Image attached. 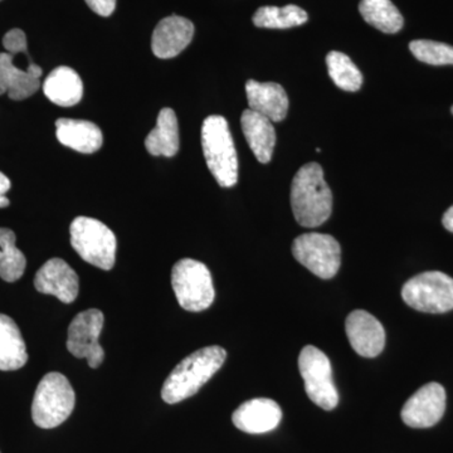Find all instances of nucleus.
Segmentation results:
<instances>
[{"label": "nucleus", "mask_w": 453, "mask_h": 453, "mask_svg": "<svg viewBox=\"0 0 453 453\" xmlns=\"http://www.w3.org/2000/svg\"><path fill=\"white\" fill-rule=\"evenodd\" d=\"M291 208L300 226L315 228L332 216L333 193L318 163L299 169L291 184Z\"/></svg>", "instance_id": "obj_1"}, {"label": "nucleus", "mask_w": 453, "mask_h": 453, "mask_svg": "<svg viewBox=\"0 0 453 453\" xmlns=\"http://www.w3.org/2000/svg\"><path fill=\"white\" fill-rule=\"evenodd\" d=\"M226 359V351L219 345L190 354L166 378L162 389L163 401L175 404L195 395L222 368Z\"/></svg>", "instance_id": "obj_2"}, {"label": "nucleus", "mask_w": 453, "mask_h": 453, "mask_svg": "<svg viewBox=\"0 0 453 453\" xmlns=\"http://www.w3.org/2000/svg\"><path fill=\"white\" fill-rule=\"evenodd\" d=\"M202 146L211 175L222 188L235 186L238 157L228 122L223 116H208L203 122Z\"/></svg>", "instance_id": "obj_3"}, {"label": "nucleus", "mask_w": 453, "mask_h": 453, "mask_svg": "<svg viewBox=\"0 0 453 453\" xmlns=\"http://www.w3.org/2000/svg\"><path fill=\"white\" fill-rule=\"evenodd\" d=\"M76 395L70 380L61 372L44 375L32 404L33 422L40 428L58 427L73 412Z\"/></svg>", "instance_id": "obj_4"}, {"label": "nucleus", "mask_w": 453, "mask_h": 453, "mask_svg": "<svg viewBox=\"0 0 453 453\" xmlns=\"http://www.w3.org/2000/svg\"><path fill=\"white\" fill-rule=\"evenodd\" d=\"M71 244L80 257L101 270L110 271L115 266V234L100 220L77 217L70 226Z\"/></svg>", "instance_id": "obj_5"}, {"label": "nucleus", "mask_w": 453, "mask_h": 453, "mask_svg": "<svg viewBox=\"0 0 453 453\" xmlns=\"http://www.w3.org/2000/svg\"><path fill=\"white\" fill-rule=\"evenodd\" d=\"M172 286L179 305L190 312L207 310L216 296L210 270L196 259L184 258L174 265Z\"/></svg>", "instance_id": "obj_6"}, {"label": "nucleus", "mask_w": 453, "mask_h": 453, "mask_svg": "<svg viewBox=\"0 0 453 453\" xmlns=\"http://www.w3.org/2000/svg\"><path fill=\"white\" fill-rule=\"evenodd\" d=\"M402 297L417 311L443 314L453 309V279L440 271L423 273L404 283Z\"/></svg>", "instance_id": "obj_7"}, {"label": "nucleus", "mask_w": 453, "mask_h": 453, "mask_svg": "<svg viewBox=\"0 0 453 453\" xmlns=\"http://www.w3.org/2000/svg\"><path fill=\"white\" fill-rule=\"evenodd\" d=\"M299 369L312 403L325 411L335 410L339 395L333 380L332 363L326 354L320 349L308 345L301 350Z\"/></svg>", "instance_id": "obj_8"}, {"label": "nucleus", "mask_w": 453, "mask_h": 453, "mask_svg": "<svg viewBox=\"0 0 453 453\" xmlns=\"http://www.w3.org/2000/svg\"><path fill=\"white\" fill-rule=\"evenodd\" d=\"M292 255L299 264L323 280L333 279L342 264V249L330 234L299 235L292 243Z\"/></svg>", "instance_id": "obj_9"}, {"label": "nucleus", "mask_w": 453, "mask_h": 453, "mask_svg": "<svg viewBox=\"0 0 453 453\" xmlns=\"http://www.w3.org/2000/svg\"><path fill=\"white\" fill-rule=\"evenodd\" d=\"M104 321L105 318L100 310L89 309L74 316L68 326V351L79 359L88 360L92 369H97L105 359V351L98 342Z\"/></svg>", "instance_id": "obj_10"}, {"label": "nucleus", "mask_w": 453, "mask_h": 453, "mask_svg": "<svg viewBox=\"0 0 453 453\" xmlns=\"http://www.w3.org/2000/svg\"><path fill=\"white\" fill-rule=\"evenodd\" d=\"M446 411V390L441 384L423 386L403 405L402 419L408 427L429 428L437 425Z\"/></svg>", "instance_id": "obj_11"}, {"label": "nucleus", "mask_w": 453, "mask_h": 453, "mask_svg": "<svg viewBox=\"0 0 453 453\" xmlns=\"http://www.w3.org/2000/svg\"><path fill=\"white\" fill-rule=\"evenodd\" d=\"M35 288L41 294L52 295L64 303H71L79 296L80 279L64 259L52 258L35 273Z\"/></svg>", "instance_id": "obj_12"}, {"label": "nucleus", "mask_w": 453, "mask_h": 453, "mask_svg": "<svg viewBox=\"0 0 453 453\" xmlns=\"http://www.w3.org/2000/svg\"><path fill=\"white\" fill-rule=\"evenodd\" d=\"M345 330L351 348L359 356L375 357L386 347V332L383 325L365 310L350 312L345 321Z\"/></svg>", "instance_id": "obj_13"}, {"label": "nucleus", "mask_w": 453, "mask_h": 453, "mask_svg": "<svg viewBox=\"0 0 453 453\" xmlns=\"http://www.w3.org/2000/svg\"><path fill=\"white\" fill-rule=\"evenodd\" d=\"M41 76L40 65L32 64L22 70L14 65V55L0 53V95L7 94L14 101L26 100L40 88Z\"/></svg>", "instance_id": "obj_14"}, {"label": "nucleus", "mask_w": 453, "mask_h": 453, "mask_svg": "<svg viewBox=\"0 0 453 453\" xmlns=\"http://www.w3.org/2000/svg\"><path fill=\"white\" fill-rule=\"evenodd\" d=\"M282 419V411L273 399L256 398L244 402L232 416V422L246 434H261L273 431Z\"/></svg>", "instance_id": "obj_15"}, {"label": "nucleus", "mask_w": 453, "mask_h": 453, "mask_svg": "<svg viewBox=\"0 0 453 453\" xmlns=\"http://www.w3.org/2000/svg\"><path fill=\"white\" fill-rule=\"evenodd\" d=\"M195 35V26L184 17L170 16L160 20L154 29L151 50L157 58L177 57L189 46Z\"/></svg>", "instance_id": "obj_16"}, {"label": "nucleus", "mask_w": 453, "mask_h": 453, "mask_svg": "<svg viewBox=\"0 0 453 453\" xmlns=\"http://www.w3.org/2000/svg\"><path fill=\"white\" fill-rule=\"evenodd\" d=\"M246 94L250 109L271 121L280 122L288 116V94L279 83L250 80L246 83Z\"/></svg>", "instance_id": "obj_17"}, {"label": "nucleus", "mask_w": 453, "mask_h": 453, "mask_svg": "<svg viewBox=\"0 0 453 453\" xmlns=\"http://www.w3.org/2000/svg\"><path fill=\"white\" fill-rule=\"evenodd\" d=\"M58 142L83 154L96 153L103 146V133L94 122L58 119L56 121Z\"/></svg>", "instance_id": "obj_18"}, {"label": "nucleus", "mask_w": 453, "mask_h": 453, "mask_svg": "<svg viewBox=\"0 0 453 453\" xmlns=\"http://www.w3.org/2000/svg\"><path fill=\"white\" fill-rule=\"evenodd\" d=\"M244 138L259 163L267 164L273 157L276 131L273 121L261 113L246 110L241 118Z\"/></svg>", "instance_id": "obj_19"}, {"label": "nucleus", "mask_w": 453, "mask_h": 453, "mask_svg": "<svg viewBox=\"0 0 453 453\" xmlns=\"http://www.w3.org/2000/svg\"><path fill=\"white\" fill-rule=\"evenodd\" d=\"M43 92L56 105L71 107L81 101L83 85L81 77L73 68L57 67L43 83Z\"/></svg>", "instance_id": "obj_20"}, {"label": "nucleus", "mask_w": 453, "mask_h": 453, "mask_svg": "<svg viewBox=\"0 0 453 453\" xmlns=\"http://www.w3.org/2000/svg\"><path fill=\"white\" fill-rule=\"evenodd\" d=\"M28 360L25 339L13 319L0 314V371L23 368Z\"/></svg>", "instance_id": "obj_21"}, {"label": "nucleus", "mask_w": 453, "mask_h": 453, "mask_svg": "<svg viewBox=\"0 0 453 453\" xmlns=\"http://www.w3.org/2000/svg\"><path fill=\"white\" fill-rule=\"evenodd\" d=\"M145 148L154 157H172L179 150L177 115L165 107L157 116V127L146 136Z\"/></svg>", "instance_id": "obj_22"}, {"label": "nucleus", "mask_w": 453, "mask_h": 453, "mask_svg": "<svg viewBox=\"0 0 453 453\" xmlns=\"http://www.w3.org/2000/svg\"><path fill=\"white\" fill-rule=\"evenodd\" d=\"M359 12L366 23L380 32L393 35L403 27V17L390 0H362Z\"/></svg>", "instance_id": "obj_23"}, {"label": "nucleus", "mask_w": 453, "mask_h": 453, "mask_svg": "<svg viewBox=\"0 0 453 453\" xmlns=\"http://www.w3.org/2000/svg\"><path fill=\"white\" fill-rule=\"evenodd\" d=\"M309 16L297 5L286 7H261L253 16V23L258 28L288 29L308 22Z\"/></svg>", "instance_id": "obj_24"}, {"label": "nucleus", "mask_w": 453, "mask_h": 453, "mask_svg": "<svg viewBox=\"0 0 453 453\" xmlns=\"http://www.w3.org/2000/svg\"><path fill=\"white\" fill-rule=\"evenodd\" d=\"M16 241L12 229L0 228V277L7 282H16L26 271V256L17 249Z\"/></svg>", "instance_id": "obj_25"}, {"label": "nucleus", "mask_w": 453, "mask_h": 453, "mask_svg": "<svg viewBox=\"0 0 453 453\" xmlns=\"http://www.w3.org/2000/svg\"><path fill=\"white\" fill-rule=\"evenodd\" d=\"M327 73L334 83L344 91L356 92L363 85V74L347 55L333 50L326 56Z\"/></svg>", "instance_id": "obj_26"}, {"label": "nucleus", "mask_w": 453, "mask_h": 453, "mask_svg": "<svg viewBox=\"0 0 453 453\" xmlns=\"http://www.w3.org/2000/svg\"><path fill=\"white\" fill-rule=\"evenodd\" d=\"M411 52L418 61L432 65H453V47L441 42L418 40L410 43Z\"/></svg>", "instance_id": "obj_27"}, {"label": "nucleus", "mask_w": 453, "mask_h": 453, "mask_svg": "<svg viewBox=\"0 0 453 453\" xmlns=\"http://www.w3.org/2000/svg\"><path fill=\"white\" fill-rule=\"evenodd\" d=\"M3 46L4 49L8 50L12 55H19V53H23L27 57L28 55V49H27V37L25 32L22 29H12L9 31L7 35L3 38ZM31 58V57H29Z\"/></svg>", "instance_id": "obj_28"}, {"label": "nucleus", "mask_w": 453, "mask_h": 453, "mask_svg": "<svg viewBox=\"0 0 453 453\" xmlns=\"http://www.w3.org/2000/svg\"><path fill=\"white\" fill-rule=\"evenodd\" d=\"M89 8L101 17H110L116 8V0H85Z\"/></svg>", "instance_id": "obj_29"}, {"label": "nucleus", "mask_w": 453, "mask_h": 453, "mask_svg": "<svg viewBox=\"0 0 453 453\" xmlns=\"http://www.w3.org/2000/svg\"><path fill=\"white\" fill-rule=\"evenodd\" d=\"M11 180H9L7 175L0 172V208H7L9 203H11L7 198V193L9 189H11Z\"/></svg>", "instance_id": "obj_30"}, {"label": "nucleus", "mask_w": 453, "mask_h": 453, "mask_svg": "<svg viewBox=\"0 0 453 453\" xmlns=\"http://www.w3.org/2000/svg\"><path fill=\"white\" fill-rule=\"evenodd\" d=\"M442 223L447 231L452 232L453 234V205L447 210L445 216H443Z\"/></svg>", "instance_id": "obj_31"}, {"label": "nucleus", "mask_w": 453, "mask_h": 453, "mask_svg": "<svg viewBox=\"0 0 453 453\" xmlns=\"http://www.w3.org/2000/svg\"><path fill=\"white\" fill-rule=\"evenodd\" d=\"M452 113H453V106H452V110H451Z\"/></svg>", "instance_id": "obj_32"}]
</instances>
